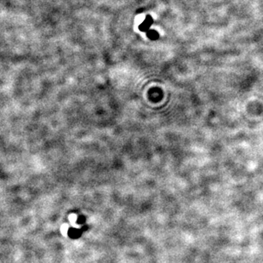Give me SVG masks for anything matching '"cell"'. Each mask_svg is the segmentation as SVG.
I'll return each mask as SVG.
<instances>
[{"mask_svg": "<svg viewBox=\"0 0 263 263\" xmlns=\"http://www.w3.org/2000/svg\"><path fill=\"white\" fill-rule=\"evenodd\" d=\"M68 219H69V221L70 223L72 224V226H76V227H79V226L77 225V215H75V214H71L68 217Z\"/></svg>", "mask_w": 263, "mask_h": 263, "instance_id": "obj_1", "label": "cell"}, {"mask_svg": "<svg viewBox=\"0 0 263 263\" xmlns=\"http://www.w3.org/2000/svg\"><path fill=\"white\" fill-rule=\"evenodd\" d=\"M68 229H69V226L67 224H63L61 226V232H62V235L64 236H67V232H68Z\"/></svg>", "mask_w": 263, "mask_h": 263, "instance_id": "obj_2", "label": "cell"}]
</instances>
